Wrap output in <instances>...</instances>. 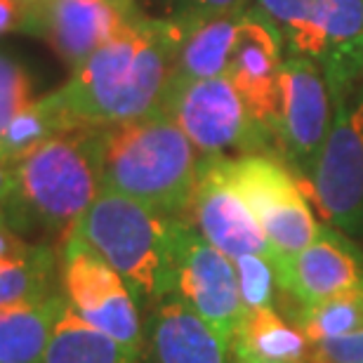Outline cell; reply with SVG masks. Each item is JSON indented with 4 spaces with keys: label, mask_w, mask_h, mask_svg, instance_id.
Returning <instances> with one entry per match:
<instances>
[{
    "label": "cell",
    "mask_w": 363,
    "mask_h": 363,
    "mask_svg": "<svg viewBox=\"0 0 363 363\" xmlns=\"http://www.w3.org/2000/svg\"><path fill=\"white\" fill-rule=\"evenodd\" d=\"M179 220L101 189L71 231L123 276L144 311L172 293Z\"/></svg>",
    "instance_id": "cell-4"
},
{
    "label": "cell",
    "mask_w": 363,
    "mask_h": 363,
    "mask_svg": "<svg viewBox=\"0 0 363 363\" xmlns=\"http://www.w3.org/2000/svg\"><path fill=\"white\" fill-rule=\"evenodd\" d=\"M111 3H113L116 7H121V10H123V12H128V14L140 12V10H137V3H135V0H111Z\"/></svg>",
    "instance_id": "cell-31"
},
{
    "label": "cell",
    "mask_w": 363,
    "mask_h": 363,
    "mask_svg": "<svg viewBox=\"0 0 363 363\" xmlns=\"http://www.w3.org/2000/svg\"><path fill=\"white\" fill-rule=\"evenodd\" d=\"M309 363H363V330L311 345Z\"/></svg>",
    "instance_id": "cell-27"
},
{
    "label": "cell",
    "mask_w": 363,
    "mask_h": 363,
    "mask_svg": "<svg viewBox=\"0 0 363 363\" xmlns=\"http://www.w3.org/2000/svg\"><path fill=\"white\" fill-rule=\"evenodd\" d=\"M224 172L255 213L274 252L293 255L316 238L321 224L304 199L300 179L279 156H224Z\"/></svg>",
    "instance_id": "cell-8"
},
{
    "label": "cell",
    "mask_w": 363,
    "mask_h": 363,
    "mask_svg": "<svg viewBox=\"0 0 363 363\" xmlns=\"http://www.w3.org/2000/svg\"><path fill=\"white\" fill-rule=\"evenodd\" d=\"M238 288L245 309H279L281 286L276 279L274 255H243L234 259Z\"/></svg>",
    "instance_id": "cell-24"
},
{
    "label": "cell",
    "mask_w": 363,
    "mask_h": 363,
    "mask_svg": "<svg viewBox=\"0 0 363 363\" xmlns=\"http://www.w3.org/2000/svg\"><path fill=\"white\" fill-rule=\"evenodd\" d=\"M60 286L67 304L85 323L137 357L144 311L123 276L76 231L60 243Z\"/></svg>",
    "instance_id": "cell-7"
},
{
    "label": "cell",
    "mask_w": 363,
    "mask_h": 363,
    "mask_svg": "<svg viewBox=\"0 0 363 363\" xmlns=\"http://www.w3.org/2000/svg\"><path fill=\"white\" fill-rule=\"evenodd\" d=\"M26 19V3L21 0H0V35L21 31Z\"/></svg>",
    "instance_id": "cell-28"
},
{
    "label": "cell",
    "mask_w": 363,
    "mask_h": 363,
    "mask_svg": "<svg viewBox=\"0 0 363 363\" xmlns=\"http://www.w3.org/2000/svg\"><path fill=\"white\" fill-rule=\"evenodd\" d=\"M12 165L5 163L3 158H0V210H3V206L7 203V199H10L12 194Z\"/></svg>",
    "instance_id": "cell-29"
},
{
    "label": "cell",
    "mask_w": 363,
    "mask_h": 363,
    "mask_svg": "<svg viewBox=\"0 0 363 363\" xmlns=\"http://www.w3.org/2000/svg\"><path fill=\"white\" fill-rule=\"evenodd\" d=\"M137 10L154 19H168L191 28L206 19L243 10L250 0H135Z\"/></svg>",
    "instance_id": "cell-25"
},
{
    "label": "cell",
    "mask_w": 363,
    "mask_h": 363,
    "mask_svg": "<svg viewBox=\"0 0 363 363\" xmlns=\"http://www.w3.org/2000/svg\"><path fill=\"white\" fill-rule=\"evenodd\" d=\"M189 220L231 259L274 255L255 213L224 172V156H201Z\"/></svg>",
    "instance_id": "cell-13"
},
{
    "label": "cell",
    "mask_w": 363,
    "mask_h": 363,
    "mask_svg": "<svg viewBox=\"0 0 363 363\" xmlns=\"http://www.w3.org/2000/svg\"><path fill=\"white\" fill-rule=\"evenodd\" d=\"M74 128L81 125H74L69 116L50 101L48 94L38 97L7 123V128L0 135V158L14 165L21 156L31 154L40 144Z\"/></svg>",
    "instance_id": "cell-23"
},
{
    "label": "cell",
    "mask_w": 363,
    "mask_h": 363,
    "mask_svg": "<svg viewBox=\"0 0 363 363\" xmlns=\"http://www.w3.org/2000/svg\"><path fill=\"white\" fill-rule=\"evenodd\" d=\"M335 101L323 71L302 57H286L281 67V99L274 125L276 156L309 184L328 140Z\"/></svg>",
    "instance_id": "cell-10"
},
{
    "label": "cell",
    "mask_w": 363,
    "mask_h": 363,
    "mask_svg": "<svg viewBox=\"0 0 363 363\" xmlns=\"http://www.w3.org/2000/svg\"><path fill=\"white\" fill-rule=\"evenodd\" d=\"M186 31L175 21L137 12L48 97L74 125L106 128L161 111Z\"/></svg>",
    "instance_id": "cell-1"
},
{
    "label": "cell",
    "mask_w": 363,
    "mask_h": 363,
    "mask_svg": "<svg viewBox=\"0 0 363 363\" xmlns=\"http://www.w3.org/2000/svg\"><path fill=\"white\" fill-rule=\"evenodd\" d=\"M161 111L177 123L201 156L274 154L269 133L252 118L227 76L170 83Z\"/></svg>",
    "instance_id": "cell-6"
},
{
    "label": "cell",
    "mask_w": 363,
    "mask_h": 363,
    "mask_svg": "<svg viewBox=\"0 0 363 363\" xmlns=\"http://www.w3.org/2000/svg\"><path fill=\"white\" fill-rule=\"evenodd\" d=\"M60 288V245L21 236L0 213V307L48 297Z\"/></svg>",
    "instance_id": "cell-17"
},
{
    "label": "cell",
    "mask_w": 363,
    "mask_h": 363,
    "mask_svg": "<svg viewBox=\"0 0 363 363\" xmlns=\"http://www.w3.org/2000/svg\"><path fill=\"white\" fill-rule=\"evenodd\" d=\"M231 363H274V361H262V359L250 357V354H245V352L234 350V347H231Z\"/></svg>",
    "instance_id": "cell-30"
},
{
    "label": "cell",
    "mask_w": 363,
    "mask_h": 363,
    "mask_svg": "<svg viewBox=\"0 0 363 363\" xmlns=\"http://www.w3.org/2000/svg\"><path fill=\"white\" fill-rule=\"evenodd\" d=\"M40 363H135V357L118 342L85 323L64 302L48 350Z\"/></svg>",
    "instance_id": "cell-21"
},
{
    "label": "cell",
    "mask_w": 363,
    "mask_h": 363,
    "mask_svg": "<svg viewBox=\"0 0 363 363\" xmlns=\"http://www.w3.org/2000/svg\"><path fill=\"white\" fill-rule=\"evenodd\" d=\"M135 363H231V342L170 293L144 309Z\"/></svg>",
    "instance_id": "cell-16"
},
{
    "label": "cell",
    "mask_w": 363,
    "mask_h": 363,
    "mask_svg": "<svg viewBox=\"0 0 363 363\" xmlns=\"http://www.w3.org/2000/svg\"><path fill=\"white\" fill-rule=\"evenodd\" d=\"M172 295L229 342H234L248 314L234 259L217 250L189 217H182L177 227Z\"/></svg>",
    "instance_id": "cell-11"
},
{
    "label": "cell",
    "mask_w": 363,
    "mask_h": 363,
    "mask_svg": "<svg viewBox=\"0 0 363 363\" xmlns=\"http://www.w3.org/2000/svg\"><path fill=\"white\" fill-rule=\"evenodd\" d=\"M21 3H26V5H31V3H35V0H21Z\"/></svg>",
    "instance_id": "cell-32"
},
{
    "label": "cell",
    "mask_w": 363,
    "mask_h": 363,
    "mask_svg": "<svg viewBox=\"0 0 363 363\" xmlns=\"http://www.w3.org/2000/svg\"><path fill=\"white\" fill-rule=\"evenodd\" d=\"M243 10L220 14V17L206 19L189 28L179 45L175 74H172L170 83L227 76L231 52H234L238 40Z\"/></svg>",
    "instance_id": "cell-19"
},
{
    "label": "cell",
    "mask_w": 363,
    "mask_h": 363,
    "mask_svg": "<svg viewBox=\"0 0 363 363\" xmlns=\"http://www.w3.org/2000/svg\"><path fill=\"white\" fill-rule=\"evenodd\" d=\"M201 154L170 116L101 128V189L168 217H189Z\"/></svg>",
    "instance_id": "cell-3"
},
{
    "label": "cell",
    "mask_w": 363,
    "mask_h": 363,
    "mask_svg": "<svg viewBox=\"0 0 363 363\" xmlns=\"http://www.w3.org/2000/svg\"><path fill=\"white\" fill-rule=\"evenodd\" d=\"M283 60H286V50H283L281 33L262 12L248 5L241 17V28H238L236 48L231 52L227 78L241 94L252 118L269 133L272 142L281 99Z\"/></svg>",
    "instance_id": "cell-15"
},
{
    "label": "cell",
    "mask_w": 363,
    "mask_h": 363,
    "mask_svg": "<svg viewBox=\"0 0 363 363\" xmlns=\"http://www.w3.org/2000/svg\"><path fill=\"white\" fill-rule=\"evenodd\" d=\"M231 347L274 363H309L311 352L309 340L279 309L248 311Z\"/></svg>",
    "instance_id": "cell-20"
},
{
    "label": "cell",
    "mask_w": 363,
    "mask_h": 363,
    "mask_svg": "<svg viewBox=\"0 0 363 363\" xmlns=\"http://www.w3.org/2000/svg\"><path fill=\"white\" fill-rule=\"evenodd\" d=\"M35 99L33 78L17 57L0 50V135L21 108Z\"/></svg>",
    "instance_id": "cell-26"
},
{
    "label": "cell",
    "mask_w": 363,
    "mask_h": 363,
    "mask_svg": "<svg viewBox=\"0 0 363 363\" xmlns=\"http://www.w3.org/2000/svg\"><path fill=\"white\" fill-rule=\"evenodd\" d=\"M309 194L330 227L363 238V78L335 99V116Z\"/></svg>",
    "instance_id": "cell-9"
},
{
    "label": "cell",
    "mask_w": 363,
    "mask_h": 363,
    "mask_svg": "<svg viewBox=\"0 0 363 363\" xmlns=\"http://www.w3.org/2000/svg\"><path fill=\"white\" fill-rule=\"evenodd\" d=\"M7 224L31 241L60 245L101 191V128L81 125L12 165Z\"/></svg>",
    "instance_id": "cell-2"
},
{
    "label": "cell",
    "mask_w": 363,
    "mask_h": 363,
    "mask_svg": "<svg viewBox=\"0 0 363 363\" xmlns=\"http://www.w3.org/2000/svg\"><path fill=\"white\" fill-rule=\"evenodd\" d=\"M281 314L311 345L363 330V288L316 304H281Z\"/></svg>",
    "instance_id": "cell-22"
},
{
    "label": "cell",
    "mask_w": 363,
    "mask_h": 363,
    "mask_svg": "<svg viewBox=\"0 0 363 363\" xmlns=\"http://www.w3.org/2000/svg\"><path fill=\"white\" fill-rule=\"evenodd\" d=\"M135 14L123 12L111 0H35L26 5L21 33L45 40L74 71L116 38Z\"/></svg>",
    "instance_id": "cell-14"
},
{
    "label": "cell",
    "mask_w": 363,
    "mask_h": 363,
    "mask_svg": "<svg viewBox=\"0 0 363 363\" xmlns=\"http://www.w3.org/2000/svg\"><path fill=\"white\" fill-rule=\"evenodd\" d=\"M274 269L281 304H316L363 288V250L352 236L321 224L307 248L293 255L274 252Z\"/></svg>",
    "instance_id": "cell-12"
},
{
    "label": "cell",
    "mask_w": 363,
    "mask_h": 363,
    "mask_svg": "<svg viewBox=\"0 0 363 363\" xmlns=\"http://www.w3.org/2000/svg\"><path fill=\"white\" fill-rule=\"evenodd\" d=\"M64 302L60 288L48 297L0 307V363H40Z\"/></svg>",
    "instance_id": "cell-18"
},
{
    "label": "cell",
    "mask_w": 363,
    "mask_h": 363,
    "mask_svg": "<svg viewBox=\"0 0 363 363\" xmlns=\"http://www.w3.org/2000/svg\"><path fill=\"white\" fill-rule=\"evenodd\" d=\"M281 33L286 57L323 71L333 101L363 78V0H250Z\"/></svg>",
    "instance_id": "cell-5"
}]
</instances>
